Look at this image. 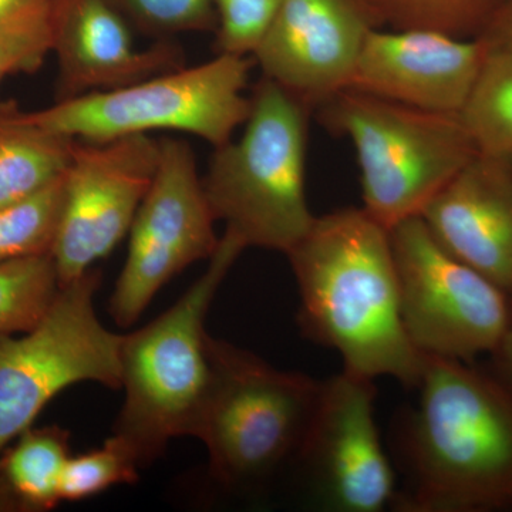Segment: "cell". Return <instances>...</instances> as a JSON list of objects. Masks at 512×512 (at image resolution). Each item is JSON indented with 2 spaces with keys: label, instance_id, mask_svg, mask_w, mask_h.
<instances>
[{
  "label": "cell",
  "instance_id": "1",
  "mask_svg": "<svg viewBox=\"0 0 512 512\" xmlns=\"http://www.w3.org/2000/svg\"><path fill=\"white\" fill-rule=\"evenodd\" d=\"M309 336L336 350L343 370L420 382L426 355L407 335L390 229L362 207L316 217L286 254Z\"/></svg>",
  "mask_w": 512,
  "mask_h": 512
},
{
  "label": "cell",
  "instance_id": "2",
  "mask_svg": "<svg viewBox=\"0 0 512 512\" xmlns=\"http://www.w3.org/2000/svg\"><path fill=\"white\" fill-rule=\"evenodd\" d=\"M410 456L409 511L512 504V390L466 362L426 355Z\"/></svg>",
  "mask_w": 512,
  "mask_h": 512
},
{
  "label": "cell",
  "instance_id": "3",
  "mask_svg": "<svg viewBox=\"0 0 512 512\" xmlns=\"http://www.w3.org/2000/svg\"><path fill=\"white\" fill-rule=\"evenodd\" d=\"M244 242L225 231L204 274L163 315L121 340L124 402L113 433L136 451L141 467L168 443L197 433L212 384L205 319Z\"/></svg>",
  "mask_w": 512,
  "mask_h": 512
},
{
  "label": "cell",
  "instance_id": "4",
  "mask_svg": "<svg viewBox=\"0 0 512 512\" xmlns=\"http://www.w3.org/2000/svg\"><path fill=\"white\" fill-rule=\"evenodd\" d=\"M311 113L262 76L241 137L214 148L205 195L215 220L247 248L286 255L315 221L306 194Z\"/></svg>",
  "mask_w": 512,
  "mask_h": 512
},
{
  "label": "cell",
  "instance_id": "5",
  "mask_svg": "<svg viewBox=\"0 0 512 512\" xmlns=\"http://www.w3.org/2000/svg\"><path fill=\"white\" fill-rule=\"evenodd\" d=\"M318 113L330 133L355 148L362 208L387 229L420 217L478 153L458 114L414 109L350 89Z\"/></svg>",
  "mask_w": 512,
  "mask_h": 512
},
{
  "label": "cell",
  "instance_id": "6",
  "mask_svg": "<svg viewBox=\"0 0 512 512\" xmlns=\"http://www.w3.org/2000/svg\"><path fill=\"white\" fill-rule=\"evenodd\" d=\"M212 384L195 439L225 490H248L299 457L322 382L210 338Z\"/></svg>",
  "mask_w": 512,
  "mask_h": 512
},
{
  "label": "cell",
  "instance_id": "7",
  "mask_svg": "<svg viewBox=\"0 0 512 512\" xmlns=\"http://www.w3.org/2000/svg\"><path fill=\"white\" fill-rule=\"evenodd\" d=\"M254 64L251 56L217 53L210 62L56 101L28 116L47 130L87 143L168 130L220 147L248 119L251 96L245 90Z\"/></svg>",
  "mask_w": 512,
  "mask_h": 512
},
{
  "label": "cell",
  "instance_id": "8",
  "mask_svg": "<svg viewBox=\"0 0 512 512\" xmlns=\"http://www.w3.org/2000/svg\"><path fill=\"white\" fill-rule=\"evenodd\" d=\"M100 282L99 269H90L60 286L35 328L0 335V454L67 387L94 382L121 389L123 336L97 318Z\"/></svg>",
  "mask_w": 512,
  "mask_h": 512
},
{
  "label": "cell",
  "instance_id": "9",
  "mask_svg": "<svg viewBox=\"0 0 512 512\" xmlns=\"http://www.w3.org/2000/svg\"><path fill=\"white\" fill-rule=\"evenodd\" d=\"M407 335L423 355L471 362L510 325L507 292L446 251L421 217L390 229Z\"/></svg>",
  "mask_w": 512,
  "mask_h": 512
},
{
  "label": "cell",
  "instance_id": "10",
  "mask_svg": "<svg viewBox=\"0 0 512 512\" xmlns=\"http://www.w3.org/2000/svg\"><path fill=\"white\" fill-rule=\"evenodd\" d=\"M215 217L190 144L160 140V160L131 225L126 262L110 298L117 325L136 323L171 279L217 251Z\"/></svg>",
  "mask_w": 512,
  "mask_h": 512
},
{
  "label": "cell",
  "instance_id": "11",
  "mask_svg": "<svg viewBox=\"0 0 512 512\" xmlns=\"http://www.w3.org/2000/svg\"><path fill=\"white\" fill-rule=\"evenodd\" d=\"M160 160L150 134L104 143L77 140L63 175V207L52 258L60 286L87 274L130 232Z\"/></svg>",
  "mask_w": 512,
  "mask_h": 512
},
{
  "label": "cell",
  "instance_id": "12",
  "mask_svg": "<svg viewBox=\"0 0 512 512\" xmlns=\"http://www.w3.org/2000/svg\"><path fill=\"white\" fill-rule=\"evenodd\" d=\"M375 380L345 372L322 382L299 458L311 468L330 511L380 512L394 497V474L375 420Z\"/></svg>",
  "mask_w": 512,
  "mask_h": 512
},
{
  "label": "cell",
  "instance_id": "13",
  "mask_svg": "<svg viewBox=\"0 0 512 512\" xmlns=\"http://www.w3.org/2000/svg\"><path fill=\"white\" fill-rule=\"evenodd\" d=\"M382 28L366 0H284L252 59L309 109L348 89L367 36Z\"/></svg>",
  "mask_w": 512,
  "mask_h": 512
},
{
  "label": "cell",
  "instance_id": "14",
  "mask_svg": "<svg viewBox=\"0 0 512 512\" xmlns=\"http://www.w3.org/2000/svg\"><path fill=\"white\" fill-rule=\"evenodd\" d=\"M485 53L480 37L377 28L367 36L348 89L414 109L460 114Z\"/></svg>",
  "mask_w": 512,
  "mask_h": 512
},
{
  "label": "cell",
  "instance_id": "15",
  "mask_svg": "<svg viewBox=\"0 0 512 512\" xmlns=\"http://www.w3.org/2000/svg\"><path fill=\"white\" fill-rule=\"evenodd\" d=\"M52 53L57 60L56 101L107 92L180 69L183 47L170 39L134 46L128 20L110 0H53Z\"/></svg>",
  "mask_w": 512,
  "mask_h": 512
},
{
  "label": "cell",
  "instance_id": "16",
  "mask_svg": "<svg viewBox=\"0 0 512 512\" xmlns=\"http://www.w3.org/2000/svg\"><path fill=\"white\" fill-rule=\"evenodd\" d=\"M441 247L512 292V165L477 153L420 215Z\"/></svg>",
  "mask_w": 512,
  "mask_h": 512
},
{
  "label": "cell",
  "instance_id": "17",
  "mask_svg": "<svg viewBox=\"0 0 512 512\" xmlns=\"http://www.w3.org/2000/svg\"><path fill=\"white\" fill-rule=\"evenodd\" d=\"M77 140L39 126L12 101L0 103V208L55 183Z\"/></svg>",
  "mask_w": 512,
  "mask_h": 512
},
{
  "label": "cell",
  "instance_id": "18",
  "mask_svg": "<svg viewBox=\"0 0 512 512\" xmlns=\"http://www.w3.org/2000/svg\"><path fill=\"white\" fill-rule=\"evenodd\" d=\"M70 454V433L59 426L29 427L0 454V478L25 512L53 510Z\"/></svg>",
  "mask_w": 512,
  "mask_h": 512
},
{
  "label": "cell",
  "instance_id": "19",
  "mask_svg": "<svg viewBox=\"0 0 512 512\" xmlns=\"http://www.w3.org/2000/svg\"><path fill=\"white\" fill-rule=\"evenodd\" d=\"M478 153L512 165V52L487 46L476 83L460 111Z\"/></svg>",
  "mask_w": 512,
  "mask_h": 512
},
{
  "label": "cell",
  "instance_id": "20",
  "mask_svg": "<svg viewBox=\"0 0 512 512\" xmlns=\"http://www.w3.org/2000/svg\"><path fill=\"white\" fill-rule=\"evenodd\" d=\"M380 25L477 39L508 0H366Z\"/></svg>",
  "mask_w": 512,
  "mask_h": 512
},
{
  "label": "cell",
  "instance_id": "21",
  "mask_svg": "<svg viewBox=\"0 0 512 512\" xmlns=\"http://www.w3.org/2000/svg\"><path fill=\"white\" fill-rule=\"evenodd\" d=\"M60 289L52 255L26 256L0 264V335L29 332Z\"/></svg>",
  "mask_w": 512,
  "mask_h": 512
},
{
  "label": "cell",
  "instance_id": "22",
  "mask_svg": "<svg viewBox=\"0 0 512 512\" xmlns=\"http://www.w3.org/2000/svg\"><path fill=\"white\" fill-rule=\"evenodd\" d=\"M63 175L25 200L0 208V264L52 255L62 215Z\"/></svg>",
  "mask_w": 512,
  "mask_h": 512
},
{
  "label": "cell",
  "instance_id": "23",
  "mask_svg": "<svg viewBox=\"0 0 512 512\" xmlns=\"http://www.w3.org/2000/svg\"><path fill=\"white\" fill-rule=\"evenodd\" d=\"M140 468L134 448L113 433L96 450L69 458L60 483V498L83 501L114 485L137 483Z\"/></svg>",
  "mask_w": 512,
  "mask_h": 512
},
{
  "label": "cell",
  "instance_id": "24",
  "mask_svg": "<svg viewBox=\"0 0 512 512\" xmlns=\"http://www.w3.org/2000/svg\"><path fill=\"white\" fill-rule=\"evenodd\" d=\"M128 22L157 40L180 33L215 32V0H110Z\"/></svg>",
  "mask_w": 512,
  "mask_h": 512
},
{
  "label": "cell",
  "instance_id": "25",
  "mask_svg": "<svg viewBox=\"0 0 512 512\" xmlns=\"http://www.w3.org/2000/svg\"><path fill=\"white\" fill-rule=\"evenodd\" d=\"M284 0H215V50L251 56Z\"/></svg>",
  "mask_w": 512,
  "mask_h": 512
},
{
  "label": "cell",
  "instance_id": "26",
  "mask_svg": "<svg viewBox=\"0 0 512 512\" xmlns=\"http://www.w3.org/2000/svg\"><path fill=\"white\" fill-rule=\"evenodd\" d=\"M52 53V32L46 28L0 35V83L13 73L36 72Z\"/></svg>",
  "mask_w": 512,
  "mask_h": 512
},
{
  "label": "cell",
  "instance_id": "27",
  "mask_svg": "<svg viewBox=\"0 0 512 512\" xmlns=\"http://www.w3.org/2000/svg\"><path fill=\"white\" fill-rule=\"evenodd\" d=\"M53 0H0V35L50 25Z\"/></svg>",
  "mask_w": 512,
  "mask_h": 512
},
{
  "label": "cell",
  "instance_id": "28",
  "mask_svg": "<svg viewBox=\"0 0 512 512\" xmlns=\"http://www.w3.org/2000/svg\"><path fill=\"white\" fill-rule=\"evenodd\" d=\"M485 45L512 52V0L501 8L480 36Z\"/></svg>",
  "mask_w": 512,
  "mask_h": 512
},
{
  "label": "cell",
  "instance_id": "29",
  "mask_svg": "<svg viewBox=\"0 0 512 512\" xmlns=\"http://www.w3.org/2000/svg\"><path fill=\"white\" fill-rule=\"evenodd\" d=\"M493 355L497 359V365L500 367L504 379L507 380L505 384L512 390V315L507 332Z\"/></svg>",
  "mask_w": 512,
  "mask_h": 512
},
{
  "label": "cell",
  "instance_id": "30",
  "mask_svg": "<svg viewBox=\"0 0 512 512\" xmlns=\"http://www.w3.org/2000/svg\"><path fill=\"white\" fill-rule=\"evenodd\" d=\"M0 512H25L23 505L2 478H0Z\"/></svg>",
  "mask_w": 512,
  "mask_h": 512
}]
</instances>
